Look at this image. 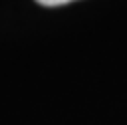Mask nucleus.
<instances>
[{
  "label": "nucleus",
  "instance_id": "nucleus-1",
  "mask_svg": "<svg viewBox=\"0 0 127 125\" xmlns=\"http://www.w3.org/2000/svg\"><path fill=\"white\" fill-rule=\"evenodd\" d=\"M36 2H40L42 6H60V4H65L71 0H36Z\"/></svg>",
  "mask_w": 127,
  "mask_h": 125
}]
</instances>
